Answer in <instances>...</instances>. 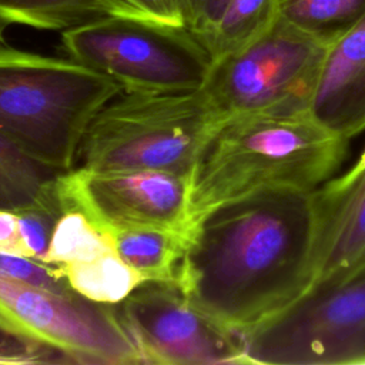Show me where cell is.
Listing matches in <instances>:
<instances>
[{
	"label": "cell",
	"instance_id": "5bb4252c",
	"mask_svg": "<svg viewBox=\"0 0 365 365\" xmlns=\"http://www.w3.org/2000/svg\"><path fill=\"white\" fill-rule=\"evenodd\" d=\"M58 174L0 135V208L20 210L57 204Z\"/></svg>",
	"mask_w": 365,
	"mask_h": 365
},
{
	"label": "cell",
	"instance_id": "277c9868",
	"mask_svg": "<svg viewBox=\"0 0 365 365\" xmlns=\"http://www.w3.org/2000/svg\"><path fill=\"white\" fill-rule=\"evenodd\" d=\"M214 125L201 88L121 91L90 121L74 167L91 171L154 170L190 177Z\"/></svg>",
	"mask_w": 365,
	"mask_h": 365
},
{
	"label": "cell",
	"instance_id": "603a6c76",
	"mask_svg": "<svg viewBox=\"0 0 365 365\" xmlns=\"http://www.w3.org/2000/svg\"><path fill=\"white\" fill-rule=\"evenodd\" d=\"M228 0H190V10L185 26L200 38L217 20Z\"/></svg>",
	"mask_w": 365,
	"mask_h": 365
},
{
	"label": "cell",
	"instance_id": "e0dca14e",
	"mask_svg": "<svg viewBox=\"0 0 365 365\" xmlns=\"http://www.w3.org/2000/svg\"><path fill=\"white\" fill-rule=\"evenodd\" d=\"M114 14L106 0H0V24L67 31Z\"/></svg>",
	"mask_w": 365,
	"mask_h": 365
},
{
	"label": "cell",
	"instance_id": "9c48e42d",
	"mask_svg": "<svg viewBox=\"0 0 365 365\" xmlns=\"http://www.w3.org/2000/svg\"><path fill=\"white\" fill-rule=\"evenodd\" d=\"M115 307L141 364H242L238 334L197 309L177 282L144 281Z\"/></svg>",
	"mask_w": 365,
	"mask_h": 365
},
{
	"label": "cell",
	"instance_id": "2e32d148",
	"mask_svg": "<svg viewBox=\"0 0 365 365\" xmlns=\"http://www.w3.org/2000/svg\"><path fill=\"white\" fill-rule=\"evenodd\" d=\"M60 210L61 212L53 230L46 264L60 268L91 261L115 251L111 231L97 224L74 205L60 202Z\"/></svg>",
	"mask_w": 365,
	"mask_h": 365
},
{
	"label": "cell",
	"instance_id": "5b68a950",
	"mask_svg": "<svg viewBox=\"0 0 365 365\" xmlns=\"http://www.w3.org/2000/svg\"><path fill=\"white\" fill-rule=\"evenodd\" d=\"M67 57L110 77L123 91L202 88L212 60L185 26L108 14L61 33Z\"/></svg>",
	"mask_w": 365,
	"mask_h": 365
},
{
	"label": "cell",
	"instance_id": "ac0fdd59",
	"mask_svg": "<svg viewBox=\"0 0 365 365\" xmlns=\"http://www.w3.org/2000/svg\"><path fill=\"white\" fill-rule=\"evenodd\" d=\"M78 295L103 304H118L144 278L130 268L117 254L108 252L91 261L56 268Z\"/></svg>",
	"mask_w": 365,
	"mask_h": 365
},
{
	"label": "cell",
	"instance_id": "8992f818",
	"mask_svg": "<svg viewBox=\"0 0 365 365\" xmlns=\"http://www.w3.org/2000/svg\"><path fill=\"white\" fill-rule=\"evenodd\" d=\"M327 47L279 16L264 34L212 63L201 90L214 123L308 113Z\"/></svg>",
	"mask_w": 365,
	"mask_h": 365
},
{
	"label": "cell",
	"instance_id": "ffe728a7",
	"mask_svg": "<svg viewBox=\"0 0 365 365\" xmlns=\"http://www.w3.org/2000/svg\"><path fill=\"white\" fill-rule=\"evenodd\" d=\"M16 211L19 214L20 231L29 258L46 264L53 230L61 212L60 202L26 207Z\"/></svg>",
	"mask_w": 365,
	"mask_h": 365
},
{
	"label": "cell",
	"instance_id": "8fae6325",
	"mask_svg": "<svg viewBox=\"0 0 365 365\" xmlns=\"http://www.w3.org/2000/svg\"><path fill=\"white\" fill-rule=\"evenodd\" d=\"M314 285L339 282L365 267V171L315 190Z\"/></svg>",
	"mask_w": 365,
	"mask_h": 365
},
{
	"label": "cell",
	"instance_id": "d4e9b609",
	"mask_svg": "<svg viewBox=\"0 0 365 365\" xmlns=\"http://www.w3.org/2000/svg\"><path fill=\"white\" fill-rule=\"evenodd\" d=\"M362 171H365V150L358 157L355 165H352L345 174H342V177H352V175H355L358 173H362Z\"/></svg>",
	"mask_w": 365,
	"mask_h": 365
},
{
	"label": "cell",
	"instance_id": "7402d4cb",
	"mask_svg": "<svg viewBox=\"0 0 365 365\" xmlns=\"http://www.w3.org/2000/svg\"><path fill=\"white\" fill-rule=\"evenodd\" d=\"M114 14L137 16L185 26L190 0H106ZM187 27V26H185Z\"/></svg>",
	"mask_w": 365,
	"mask_h": 365
},
{
	"label": "cell",
	"instance_id": "7a4b0ae2",
	"mask_svg": "<svg viewBox=\"0 0 365 365\" xmlns=\"http://www.w3.org/2000/svg\"><path fill=\"white\" fill-rule=\"evenodd\" d=\"M348 141L312 114H242L217 123L188 177L185 234L215 208L268 188L314 191L346 157Z\"/></svg>",
	"mask_w": 365,
	"mask_h": 365
},
{
	"label": "cell",
	"instance_id": "3957f363",
	"mask_svg": "<svg viewBox=\"0 0 365 365\" xmlns=\"http://www.w3.org/2000/svg\"><path fill=\"white\" fill-rule=\"evenodd\" d=\"M121 91L70 57L0 46V135L58 173L74 167L90 121Z\"/></svg>",
	"mask_w": 365,
	"mask_h": 365
},
{
	"label": "cell",
	"instance_id": "cb8c5ba5",
	"mask_svg": "<svg viewBox=\"0 0 365 365\" xmlns=\"http://www.w3.org/2000/svg\"><path fill=\"white\" fill-rule=\"evenodd\" d=\"M0 252L29 258L16 210L0 208Z\"/></svg>",
	"mask_w": 365,
	"mask_h": 365
},
{
	"label": "cell",
	"instance_id": "4fadbf2b",
	"mask_svg": "<svg viewBox=\"0 0 365 365\" xmlns=\"http://www.w3.org/2000/svg\"><path fill=\"white\" fill-rule=\"evenodd\" d=\"M118 257L144 281L177 282L188 237L171 228H125L113 232Z\"/></svg>",
	"mask_w": 365,
	"mask_h": 365
},
{
	"label": "cell",
	"instance_id": "484cf974",
	"mask_svg": "<svg viewBox=\"0 0 365 365\" xmlns=\"http://www.w3.org/2000/svg\"><path fill=\"white\" fill-rule=\"evenodd\" d=\"M4 29H6V27L0 24V46L3 44V30H4Z\"/></svg>",
	"mask_w": 365,
	"mask_h": 365
},
{
	"label": "cell",
	"instance_id": "7c38bea8",
	"mask_svg": "<svg viewBox=\"0 0 365 365\" xmlns=\"http://www.w3.org/2000/svg\"><path fill=\"white\" fill-rule=\"evenodd\" d=\"M309 113L345 140L365 130V14L328 44Z\"/></svg>",
	"mask_w": 365,
	"mask_h": 365
},
{
	"label": "cell",
	"instance_id": "52a82bcc",
	"mask_svg": "<svg viewBox=\"0 0 365 365\" xmlns=\"http://www.w3.org/2000/svg\"><path fill=\"white\" fill-rule=\"evenodd\" d=\"M242 364H365V267L238 334Z\"/></svg>",
	"mask_w": 365,
	"mask_h": 365
},
{
	"label": "cell",
	"instance_id": "6da1fadb",
	"mask_svg": "<svg viewBox=\"0 0 365 365\" xmlns=\"http://www.w3.org/2000/svg\"><path fill=\"white\" fill-rule=\"evenodd\" d=\"M315 190L268 188L211 211L192 231L178 287L240 334L285 309L314 282Z\"/></svg>",
	"mask_w": 365,
	"mask_h": 365
},
{
	"label": "cell",
	"instance_id": "30bf717a",
	"mask_svg": "<svg viewBox=\"0 0 365 365\" xmlns=\"http://www.w3.org/2000/svg\"><path fill=\"white\" fill-rule=\"evenodd\" d=\"M56 192L60 202L80 208L111 232L125 228H171L185 234L188 175L74 167L57 175Z\"/></svg>",
	"mask_w": 365,
	"mask_h": 365
},
{
	"label": "cell",
	"instance_id": "ba28073f",
	"mask_svg": "<svg viewBox=\"0 0 365 365\" xmlns=\"http://www.w3.org/2000/svg\"><path fill=\"white\" fill-rule=\"evenodd\" d=\"M0 328L60 351L73 364L140 365L117 307L0 275Z\"/></svg>",
	"mask_w": 365,
	"mask_h": 365
},
{
	"label": "cell",
	"instance_id": "44dd1931",
	"mask_svg": "<svg viewBox=\"0 0 365 365\" xmlns=\"http://www.w3.org/2000/svg\"><path fill=\"white\" fill-rule=\"evenodd\" d=\"M73 364L60 351L0 328V365Z\"/></svg>",
	"mask_w": 365,
	"mask_h": 365
},
{
	"label": "cell",
	"instance_id": "d6986e66",
	"mask_svg": "<svg viewBox=\"0 0 365 365\" xmlns=\"http://www.w3.org/2000/svg\"><path fill=\"white\" fill-rule=\"evenodd\" d=\"M365 14V0H279V16L329 44Z\"/></svg>",
	"mask_w": 365,
	"mask_h": 365
},
{
	"label": "cell",
	"instance_id": "9a60e30c",
	"mask_svg": "<svg viewBox=\"0 0 365 365\" xmlns=\"http://www.w3.org/2000/svg\"><path fill=\"white\" fill-rule=\"evenodd\" d=\"M278 17L279 0H228L198 40L214 63L264 34Z\"/></svg>",
	"mask_w": 365,
	"mask_h": 365
}]
</instances>
